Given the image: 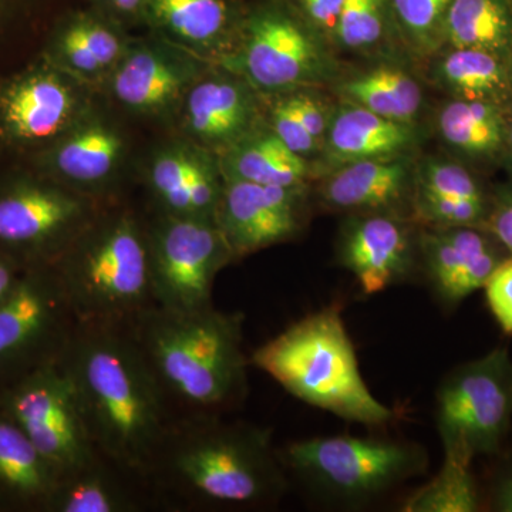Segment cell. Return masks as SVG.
Returning a JSON list of instances; mask_svg holds the SVG:
<instances>
[{"instance_id":"obj_37","label":"cell","mask_w":512,"mask_h":512,"mask_svg":"<svg viewBox=\"0 0 512 512\" xmlns=\"http://www.w3.org/2000/svg\"><path fill=\"white\" fill-rule=\"evenodd\" d=\"M311 28L323 39L335 42L340 12L345 0H296Z\"/></svg>"},{"instance_id":"obj_15","label":"cell","mask_w":512,"mask_h":512,"mask_svg":"<svg viewBox=\"0 0 512 512\" xmlns=\"http://www.w3.org/2000/svg\"><path fill=\"white\" fill-rule=\"evenodd\" d=\"M406 218L393 214H357L345 225L339 261L366 295L386 291L413 275L417 244Z\"/></svg>"},{"instance_id":"obj_33","label":"cell","mask_w":512,"mask_h":512,"mask_svg":"<svg viewBox=\"0 0 512 512\" xmlns=\"http://www.w3.org/2000/svg\"><path fill=\"white\" fill-rule=\"evenodd\" d=\"M198 164L181 153H168L158 158L151 168L150 180L158 201L164 207L165 215L191 217V178Z\"/></svg>"},{"instance_id":"obj_28","label":"cell","mask_w":512,"mask_h":512,"mask_svg":"<svg viewBox=\"0 0 512 512\" xmlns=\"http://www.w3.org/2000/svg\"><path fill=\"white\" fill-rule=\"evenodd\" d=\"M183 86L177 69L153 52L128 57L114 79V92L127 106L156 110L175 99Z\"/></svg>"},{"instance_id":"obj_48","label":"cell","mask_w":512,"mask_h":512,"mask_svg":"<svg viewBox=\"0 0 512 512\" xmlns=\"http://www.w3.org/2000/svg\"><path fill=\"white\" fill-rule=\"evenodd\" d=\"M511 3H512V0H511Z\"/></svg>"},{"instance_id":"obj_22","label":"cell","mask_w":512,"mask_h":512,"mask_svg":"<svg viewBox=\"0 0 512 512\" xmlns=\"http://www.w3.org/2000/svg\"><path fill=\"white\" fill-rule=\"evenodd\" d=\"M436 79L453 99L512 106L508 59L487 50L450 47L437 63Z\"/></svg>"},{"instance_id":"obj_14","label":"cell","mask_w":512,"mask_h":512,"mask_svg":"<svg viewBox=\"0 0 512 512\" xmlns=\"http://www.w3.org/2000/svg\"><path fill=\"white\" fill-rule=\"evenodd\" d=\"M510 252L480 227H430L420 237L421 268L441 305L454 309L484 289Z\"/></svg>"},{"instance_id":"obj_5","label":"cell","mask_w":512,"mask_h":512,"mask_svg":"<svg viewBox=\"0 0 512 512\" xmlns=\"http://www.w3.org/2000/svg\"><path fill=\"white\" fill-rule=\"evenodd\" d=\"M52 266L82 325L127 328L156 306L147 231L126 212L87 225Z\"/></svg>"},{"instance_id":"obj_29","label":"cell","mask_w":512,"mask_h":512,"mask_svg":"<svg viewBox=\"0 0 512 512\" xmlns=\"http://www.w3.org/2000/svg\"><path fill=\"white\" fill-rule=\"evenodd\" d=\"M470 461L444 456L443 466L429 483L407 498L406 512H476L480 494Z\"/></svg>"},{"instance_id":"obj_42","label":"cell","mask_w":512,"mask_h":512,"mask_svg":"<svg viewBox=\"0 0 512 512\" xmlns=\"http://www.w3.org/2000/svg\"><path fill=\"white\" fill-rule=\"evenodd\" d=\"M493 508L495 511L512 512V457L495 481Z\"/></svg>"},{"instance_id":"obj_44","label":"cell","mask_w":512,"mask_h":512,"mask_svg":"<svg viewBox=\"0 0 512 512\" xmlns=\"http://www.w3.org/2000/svg\"><path fill=\"white\" fill-rule=\"evenodd\" d=\"M106 2L119 12L134 13L143 8L146 0H106Z\"/></svg>"},{"instance_id":"obj_2","label":"cell","mask_w":512,"mask_h":512,"mask_svg":"<svg viewBox=\"0 0 512 512\" xmlns=\"http://www.w3.org/2000/svg\"><path fill=\"white\" fill-rule=\"evenodd\" d=\"M59 363L96 450L146 480L174 416L130 333L77 323Z\"/></svg>"},{"instance_id":"obj_27","label":"cell","mask_w":512,"mask_h":512,"mask_svg":"<svg viewBox=\"0 0 512 512\" xmlns=\"http://www.w3.org/2000/svg\"><path fill=\"white\" fill-rule=\"evenodd\" d=\"M120 150V138L113 131L87 127L57 147L50 167L63 180L97 184L114 170Z\"/></svg>"},{"instance_id":"obj_35","label":"cell","mask_w":512,"mask_h":512,"mask_svg":"<svg viewBox=\"0 0 512 512\" xmlns=\"http://www.w3.org/2000/svg\"><path fill=\"white\" fill-rule=\"evenodd\" d=\"M272 131L286 147L303 158L311 156L320 146L319 141L303 126L292 97L276 103L272 111Z\"/></svg>"},{"instance_id":"obj_18","label":"cell","mask_w":512,"mask_h":512,"mask_svg":"<svg viewBox=\"0 0 512 512\" xmlns=\"http://www.w3.org/2000/svg\"><path fill=\"white\" fill-rule=\"evenodd\" d=\"M157 508L146 480L97 454L86 466L57 480L46 512H141Z\"/></svg>"},{"instance_id":"obj_11","label":"cell","mask_w":512,"mask_h":512,"mask_svg":"<svg viewBox=\"0 0 512 512\" xmlns=\"http://www.w3.org/2000/svg\"><path fill=\"white\" fill-rule=\"evenodd\" d=\"M92 221L89 205L45 181L0 184V251L28 271L55 264Z\"/></svg>"},{"instance_id":"obj_12","label":"cell","mask_w":512,"mask_h":512,"mask_svg":"<svg viewBox=\"0 0 512 512\" xmlns=\"http://www.w3.org/2000/svg\"><path fill=\"white\" fill-rule=\"evenodd\" d=\"M237 62L245 76L264 90L320 84L335 70L322 37L276 10L249 20Z\"/></svg>"},{"instance_id":"obj_3","label":"cell","mask_w":512,"mask_h":512,"mask_svg":"<svg viewBox=\"0 0 512 512\" xmlns=\"http://www.w3.org/2000/svg\"><path fill=\"white\" fill-rule=\"evenodd\" d=\"M126 329L174 420L225 416L247 399L251 362L242 346V312L154 306Z\"/></svg>"},{"instance_id":"obj_39","label":"cell","mask_w":512,"mask_h":512,"mask_svg":"<svg viewBox=\"0 0 512 512\" xmlns=\"http://www.w3.org/2000/svg\"><path fill=\"white\" fill-rule=\"evenodd\" d=\"M59 49L66 63L79 72L96 73L97 70L103 69L92 50L84 42L77 23H73L72 26L64 30L60 37Z\"/></svg>"},{"instance_id":"obj_25","label":"cell","mask_w":512,"mask_h":512,"mask_svg":"<svg viewBox=\"0 0 512 512\" xmlns=\"http://www.w3.org/2000/svg\"><path fill=\"white\" fill-rule=\"evenodd\" d=\"M340 96L397 123L412 124L423 103V92L409 73L400 67L379 66L346 80Z\"/></svg>"},{"instance_id":"obj_20","label":"cell","mask_w":512,"mask_h":512,"mask_svg":"<svg viewBox=\"0 0 512 512\" xmlns=\"http://www.w3.org/2000/svg\"><path fill=\"white\" fill-rule=\"evenodd\" d=\"M416 141L412 124L397 123L348 104L333 114L323 146L329 161L340 165L400 156Z\"/></svg>"},{"instance_id":"obj_1","label":"cell","mask_w":512,"mask_h":512,"mask_svg":"<svg viewBox=\"0 0 512 512\" xmlns=\"http://www.w3.org/2000/svg\"><path fill=\"white\" fill-rule=\"evenodd\" d=\"M146 480L168 511L272 507L289 488L272 430L225 416L174 420Z\"/></svg>"},{"instance_id":"obj_40","label":"cell","mask_w":512,"mask_h":512,"mask_svg":"<svg viewBox=\"0 0 512 512\" xmlns=\"http://www.w3.org/2000/svg\"><path fill=\"white\" fill-rule=\"evenodd\" d=\"M77 26H79L84 42L99 60L101 67L109 66L119 57L120 42L110 30L92 22H79Z\"/></svg>"},{"instance_id":"obj_21","label":"cell","mask_w":512,"mask_h":512,"mask_svg":"<svg viewBox=\"0 0 512 512\" xmlns=\"http://www.w3.org/2000/svg\"><path fill=\"white\" fill-rule=\"evenodd\" d=\"M511 107L491 101L451 99L439 114L441 137L467 160L476 163L504 160Z\"/></svg>"},{"instance_id":"obj_34","label":"cell","mask_w":512,"mask_h":512,"mask_svg":"<svg viewBox=\"0 0 512 512\" xmlns=\"http://www.w3.org/2000/svg\"><path fill=\"white\" fill-rule=\"evenodd\" d=\"M384 32V0H345L335 42L349 50L379 45Z\"/></svg>"},{"instance_id":"obj_16","label":"cell","mask_w":512,"mask_h":512,"mask_svg":"<svg viewBox=\"0 0 512 512\" xmlns=\"http://www.w3.org/2000/svg\"><path fill=\"white\" fill-rule=\"evenodd\" d=\"M414 171L402 156L373 158L340 165L320 185V198L332 210L355 214H393L403 217L413 208Z\"/></svg>"},{"instance_id":"obj_32","label":"cell","mask_w":512,"mask_h":512,"mask_svg":"<svg viewBox=\"0 0 512 512\" xmlns=\"http://www.w3.org/2000/svg\"><path fill=\"white\" fill-rule=\"evenodd\" d=\"M453 0H392L394 19L404 42L419 55L443 46L444 22Z\"/></svg>"},{"instance_id":"obj_36","label":"cell","mask_w":512,"mask_h":512,"mask_svg":"<svg viewBox=\"0 0 512 512\" xmlns=\"http://www.w3.org/2000/svg\"><path fill=\"white\" fill-rule=\"evenodd\" d=\"M488 308L505 335H512V255L505 258L484 286Z\"/></svg>"},{"instance_id":"obj_26","label":"cell","mask_w":512,"mask_h":512,"mask_svg":"<svg viewBox=\"0 0 512 512\" xmlns=\"http://www.w3.org/2000/svg\"><path fill=\"white\" fill-rule=\"evenodd\" d=\"M229 177L276 187H302L309 175L305 158L293 153L274 131L239 144L229 158Z\"/></svg>"},{"instance_id":"obj_13","label":"cell","mask_w":512,"mask_h":512,"mask_svg":"<svg viewBox=\"0 0 512 512\" xmlns=\"http://www.w3.org/2000/svg\"><path fill=\"white\" fill-rule=\"evenodd\" d=\"M302 187L232 180L222 187L215 222L232 258L289 241L303 224Z\"/></svg>"},{"instance_id":"obj_38","label":"cell","mask_w":512,"mask_h":512,"mask_svg":"<svg viewBox=\"0 0 512 512\" xmlns=\"http://www.w3.org/2000/svg\"><path fill=\"white\" fill-rule=\"evenodd\" d=\"M484 228L512 255V184L493 192V204Z\"/></svg>"},{"instance_id":"obj_4","label":"cell","mask_w":512,"mask_h":512,"mask_svg":"<svg viewBox=\"0 0 512 512\" xmlns=\"http://www.w3.org/2000/svg\"><path fill=\"white\" fill-rule=\"evenodd\" d=\"M249 362L296 399L339 419L380 427L396 417L367 387L339 303L293 323Z\"/></svg>"},{"instance_id":"obj_47","label":"cell","mask_w":512,"mask_h":512,"mask_svg":"<svg viewBox=\"0 0 512 512\" xmlns=\"http://www.w3.org/2000/svg\"><path fill=\"white\" fill-rule=\"evenodd\" d=\"M12 2H13V0H0V13H2L3 10L8 8L10 3H12Z\"/></svg>"},{"instance_id":"obj_31","label":"cell","mask_w":512,"mask_h":512,"mask_svg":"<svg viewBox=\"0 0 512 512\" xmlns=\"http://www.w3.org/2000/svg\"><path fill=\"white\" fill-rule=\"evenodd\" d=\"M158 22L192 43H210L227 29L225 0H148Z\"/></svg>"},{"instance_id":"obj_23","label":"cell","mask_w":512,"mask_h":512,"mask_svg":"<svg viewBox=\"0 0 512 512\" xmlns=\"http://www.w3.org/2000/svg\"><path fill=\"white\" fill-rule=\"evenodd\" d=\"M443 45L487 50L510 59L511 0H453L444 22Z\"/></svg>"},{"instance_id":"obj_7","label":"cell","mask_w":512,"mask_h":512,"mask_svg":"<svg viewBox=\"0 0 512 512\" xmlns=\"http://www.w3.org/2000/svg\"><path fill=\"white\" fill-rule=\"evenodd\" d=\"M512 420V359L498 348L458 366L436 397V426L444 456L473 463L498 453Z\"/></svg>"},{"instance_id":"obj_17","label":"cell","mask_w":512,"mask_h":512,"mask_svg":"<svg viewBox=\"0 0 512 512\" xmlns=\"http://www.w3.org/2000/svg\"><path fill=\"white\" fill-rule=\"evenodd\" d=\"M73 109L72 92L63 80L35 70L0 89V133L16 144L46 143L62 133Z\"/></svg>"},{"instance_id":"obj_8","label":"cell","mask_w":512,"mask_h":512,"mask_svg":"<svg viewBox=\"0 0 512 512\" xmlns=\"http://www.w3.org/2000/svg\"><path fill=\"white\" fill-rule=\"evenodd\" d=\"M76 326L53 266L23 272L0 302V389L59 362Z\"/></svg>"},{"instance_id":"obj_30","label":"cell","mask_w":512,"mask_h":512,"mask_svg":"<svg viewBox=\"0 0 512 512\" xmlns=\"http://www.w3.org/2000/svg\"><path fill=\"white\" fill-rule=\"evenodd\" d=\"M423 202L493 204V192H488L466 165L429 160L414 171L413 207Z\"/></svg>"},{"instance_id":"obj_10","label":"cell","mask_w":512,"mask_h":512,"mask_svg":"<svg viewBox=\"0 0 512 512\" xmlns=\"http://www.w3.org/2000/svg\"><path fill=\"white\" fill-rule=\"evenodd\" d=\"M147 237L156 306L187 312L214 305L215 278L234 259L217 222L163 214Z\"/></svg>"},{"instance_id":"obj_45","label":"cell","mask_w":512,"mask_h":512,"mask_svg":"<svg viewBox=\"0 0 512 512\" xmlns=\"http://www.w3.org/2000/svg\"><path fill=\"white\" fill-rule=\"evenodd\" d=\"M505 160L510 161L512 167V107L508 111L507 138H505Z\"/></svg>"},{"instance_id":"obj_46","label":"cell","mask_w":512,"mask_h":512,"mask_svg":"<svg viewBox=\"0 0 512 512\" xmlns=\"http://www.w3.org/2000/svg\"><path fill=\"white\" fill-rule=\"evenodd\" d=\"M508 77H510V87L512 93V53L510 59H508Z\"/></svg>"},{"instance_id":"obj_24","label":"cell","mask_w":512,"mask_h":512,"mask_svg":"<svg viewBox=\"0 0 512 512\" xmlns=\"http://www.w3.org/2000/svg\"><path fill=\"white\" fill-rule=\"evenodd\" d=\"M252 101L247 90L229 80H211L192 90L187 117L192 131L205 140L227 143L247 133L252 121Z\"/></svg>"},{"instance_id":"obj_41","label":"cell","mask_w":512,"mask_h":512,"mask_svg":"<svg viewBox=\"0 0 512 512\" xmlns=\"http://www.w3.org/2000/svg\"><path fill=\"white\" fill-rule=\"evenodd\" d=\"M292 101L295 104L299 117H301L303 126L306 127V130L312 134L316 141L323 144L326 133H328L330 119H332L326 113L323 104L318 99H315V97L302 93L292 96Z\"/></svg>"},{"instance_id":"obj_19","label":"cell","mask_w":512,"mask_h":512,"mask_svg":"<svg viewBox=\"0 0 512 512\" xmlns=\"http://www.w3.org/2000/svg\"><path fill=\"white\" fill-rule=\"evenodd\" d=\"M57 474L0 409V512H46Z\"/></svg>"},{"instance_id":"obj_9","label":"cell","mask_w":512,"mask_h":512,"mask_svg":"<svg viewBox=\"0 0 512 512\" xmlns=\"http://www.w3.org/2000/svg\"><path fill=\"white\" fill-rule=\"evenodd\" d=\"M0 409L18 424L59 478L86 466L99 454L69 376L59 362L2 387Z\"/></svg>"},{"instance_id":"obj_6","label":"cell","mask_w":512,"mask_h":512,"mask_svg":"<svg viewBox=\"0 0 512 512\" xmlns=\"http://www.w3.org/2000/svg\"><path fill=\"white\" fill-rule=\"evenodd\" d=\"M288 477L342 503H365L426 471V450L379 437H313L278 450Z\"/></svg>"},{"instance_id":"obj_43","label":"cell","mask_w":512,"mask_h":512,"mask_svg":"<svg viewBox=\"0 0 512 512\" xmlns=\"http://www.w3.org/2000/svg\"><path fill=\"white\" fill-rule=\"evenodd\" d=\"M23 269L0 251V302L8 298L23 275Z\"/></svg>"}]
</instances>
